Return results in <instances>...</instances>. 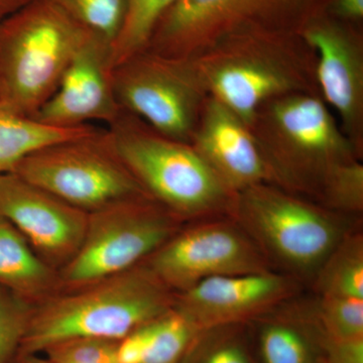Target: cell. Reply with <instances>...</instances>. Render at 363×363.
<instances>
[{
    "label": "cell",
    "mask_w": 363,
    "mask_h": 363,
    "mask_svg": "<svg viewBox=\"0 0 363 363\" xmlns=\"http://www.w3.org/2000/svg\"><path fill=\"white\" fill-rule=\"evenodd\" d=\"M208 96L247 126L262 105L293 93H318L314 52L295 32L226 35L193 58Z\"/></svg>",
    "instance_id": "6da1fadb"
},
{
    "label": "cell",
    "mask_w": 363,
    "mask_h": 363,
    "mask_svg": "<svg viewBox=\"0 0 363 363\" xmlns=\"http://www.w3.org/2000/svg\"><path fill=\"white\" fill-rule=\"evenodd\" d=\"M175 298L142 264L48 298L33 309L20 359L67 339L121 340L171 310Z\"/></svg>",
    "instance_id": "7a4b0ae2"
},
{
    "label": "cell",
    "mask_w": 363,
    "mask_h": 363,
    "mask_svg": "<svg viewBox=\"0 0 363 363\" xmlns=\"http://www.w3.org/2000/svg\"><path fill=\"white\" fill-rule=\"evenodd\" d=\"M107 133L116 156L145 194L179 220L230 217L235 193L190 143L162 135L123 111Z\"/></svg>",
    "instance_id": "3957f363"
},
{
    "label": "cell",
    "mask_w": 363,
    "mask_h": 363,
    "mask_svg": "<svg viewBox=\"0 0 363 363\" xmlns=\"http://www.w3.org/2000/svg\"><path fill=\"white\" fill-rule=\"evenodd\" d=\"M277 186L317 203L334 167L362 160L335 114L318 93H293L262 105L252 125Z\"/></svg>",
    "instance_id": "277c9868"
},
{
    "label": "cell",
    "mask_w": 363,
    "mask_h": 363,
    "mask_svg": "<svg viewBox=\"0 0 363 363\" xmlns=\"http://www.w3.org/2000/svg\"><path fill=\"white\" fill-rule=\"evenodd\" d=\"M93 35L51 0H32L0 21V107L32 118Z\"/></svg>",
    "instance_id": "5b68a950"
},
{
    "label": "cell",
    "mask_w": 363,
    "mask_h": 363,
    "mask_svg": "<svg viewBox=\"0 0 363 363\" xmlns=\"http://www.w3.org/2000/svg\"><path fill=\"white\" fill-rule=\"evenodd\" d=\"M230 217L252 238L274 271L305 286L362 219L332 211L271 184L236 193Z\"/></svg>",
    "instance_id": "8992f818"
},
{
    "label": "cell",
    "mask_w": 363,
    "mask_h": 363,
    "mask_svg": "<svg viewBox=\"0 0 363 363\" xmlns=\"http://www.w3.org/2000/svg\"><path fill=\"white\" fill-rule=\"evenodd\" d=\"M325 6L326 0H178L157 21L145 50L193 59L235 33H298Z\"/></svg>",
    "instance_id": "52a82bcc"
},
{
    "label": "cell",
    "mask_w": 363,
    "mask_h": 363,
    "mask_svg": "<svg viewBox=\"0 0 363 363\" xmlns=\"http://www.w3.org/2000/svg\"><path fill=\"white\" fill-rule=\"evenodd\" d=\"M11 172L88 214L147 196L116 156L104 130L35 150Z\"/></svg>",
    "instance_id": "ba28073f"
},
{
    "label": "cell",
    "mask_w": 363,
    "mask_h": 363,
    "mask_svg": "<svg viewBox=\"0 0 363 363\" xmlns=\"http://www.w3.org/2000/svg\"><path fill=\"white\" fill-rule=\"evenodd\" d=\"M150 196L88 214L84 240L58 272L69 291L140 266L183 225Z\"/></svg>",
    "instance_id": "9c48e42d"
},
{
    "label": "cell",
    "mask_w": 363,
    "mask_h": 363,
    "mask_svg": "<svg viewBox=\"0 0 363 363\" xmlns=\"http://www.w3.org/2000/svg\"><path fill=\"white\" fill-rule=\"evenodd\" d=\"M117 104L162 135L190 143L208 94L192 59L147 50L111 69Z\"/></svg>",
    "instance_id": "30bf717a"
},
{
    "label": "cell",
    "mask_w": 363,
    "mask_h": 363,
    "mask_svg": "<svg viewBox=\"0 0 363 363\" xmlns=\"http://www.w3.org/2000/svg\"><path fill=\"white\" fill-rule=\"evenodd\" d=\"M143 264L175 294L215 277L274 271L252 238L229 216L183 224Z\"/></svg>",
    "instance_id": "8fae6325"
},
{
    "label": "cell",
    "mask_w": 363,
    "mask_h": 363,
    "mask_svg": "<svg viewBox=\"0 0 363 363\" xmlns=\"http://www.w3.org/2000/svg\"><path fill=\"white\" fill-rule=\"evenodd\" d=\"M314 52L319 95L346 136L363 152L362 26L322 11L298 32Z\"/></svg>",
    "instance_id": "7c38bea8"
},
{
    "label": "cell",
    "mask_w": 363,
    "mask_h": 363,
    "mask_svg": "<svg viewBox=\"0 0 363 363\" xmlns=\"http://www.w3.org/2000/svg\"><path fill=\"white\" fill-rule=\"evenodd\" d=\"M304 288L302 281L277 271L215 277L175 294L174 308L201 331L247 324Z\"/></svg>",
    "instance_id": "4fadbf2b"
},
{
    "label": "cell",
    "mask_w": 363,
    "mask_h": 363,
    "mask_svg": "<svg viewBox=\"0 0 363 363\" xmlns=\"http://www.w3.org/2000/svg\"><path fill=\"white\" fill-rule=\"evenodd\" d=\"M0 215L52 269H62L84 240L88 213L13 172L0 175Z\"/></svg>",
    "instance_id": "5bb4252c"
},
{
    "label": "cell",
    "mask_w": 363,
    "mask_h": 363,
    "mask_svg": "<svg viewBox=\"0 0 363 363\" xmlns=\"http://www.w3.org/2000/svg\"><path fill=\"white\" fill-rule=\"evenodd\" d=\"M190 145L235 194L262 184L277 186L271 164L250 126L213 97L205 101Z\"/></svg>",
    "instance_id": "9a60e30c"
},
{
    "label": "cell",
    "mask_w": 363,
    "mask_h": 363,
    "mask_svg": "<svg viewBox=\"0 0 363 363\" xmlns=\"http://www.w3.org/2000/svg\"><path fill=\"white\" fill-rule=\"evenodd\" d=\"M111 47L93 35L72 60L59 87L32 117L58 128H76L90 121L108 125L121 116L111 84Z\"/></svg>",
    "instance_id": "2e32d148"
},
{
    "label": "cell",
    "mask_w": 363,
    "mask_h": 363,
    "mask_svg": "<svg viewBox=\"0 0 363 363\" xmlns=\"http://www.w3.org/2000/svg\"><path fill=\"white\" fill-rule=\"evenodd\" d=\"M257 328L262 363H323L325 334L315 296L300 294L248 322Z\"/></svg>",
    "instance_id": "e0dca14e"
},
{
    "label": "cell",
    "mask_w": 363,
    "mask_h": 363,
    "mask_svg": "<svg viewBox=\"0 0 363 363\" xmlns=\"http://www.w3.org/2000/svg\"><path fill=\"white\" fill-rule=\"evenodd\" d=\"M0 286L32 303L59 286L58 272L0 215Z\"/></svg>",
    "instance_id": "ac0fdd59"
},
{
    "label": "cell",
    "mask_w": 363,
    "mask_h": 363,
    "mask_svg": "<svg viewBox=\"0 0 363 363\" xmlns=\"http://www.w3.org/2000/svg\"><path fill=\"white\" fill-rule=\"evenodd\" d=\"M319 297L363 300V233L362 226L346 234L326 257L310 283Z\"/></svg>",
    "instance_id": "d6986e66"
},
{
    "label": "cell",
    "mask_w": 363,
    "mask_h": 363,
    "mask_svg": "<svg viewBox=\"0 0 363 363\" xmlns=\"http://www.w3.org/2000/svg\"><path fill=\"white\" fill-rule=\"evenodd\" d=\"M200 330L175 308L150 322L143 363H181Z\"/></svg>",
    "instance_id": "ffe728a7"
},
{
    "label": "cell",
    "mask_w": 363,
    "mask_h": 363,
    "mask_svg": "<svg viewBox=\"0 0 363 363\" xmlns=\"http://www.w3.org/2000/svg\"><path fill=\"white\" fill-rule=\"evenodd\" d=\"M245 325H223L200 331L181 363H255L243 336Z\"/></svg>",
    "instance_id": "44dd1931"
},
{
    "label": "cell",
    "mask_w": 363,
    "mask_h": 363,
    "mask_svg": "<svg viewBox=\"0 0 363 363\" xmlns=\"http://www.w3.org/2000/svg\"><path fill=\"white\" fill-rule=\"evenodd\" d=\"M177 1L128 0V13L123 30L112 45L111 69L145 49L157 21Z\"/></svg>",
    "instance_id": "7402d4cb"
},
{
    "label": "cell",
    "mask_w": 363,
    "mask_h": 363,
    "mask_svg": "<svg viewBox=\"0 0 363 363\" xmlns=\"http://www.w3.org/2000/svg\"><path fill=\"white\" fill-rule=\"evenodd\" d=\"M79 25L111 47L123 30L128 0H51Z\"/></svg>",
    "instance_id": "603a6c76"
},
{
    "label": "cell",
    "mask_w": 363,
    "mask_h": 363,
    "mask_svg": "<svg viewBox=\"0 0 363 363\" xmlns=\"http://www.w3.org/2000/svg\"><path fill=\"white\" fill-rule=\"evenodd\" d=\"M318 204L346 216L362 218L363 164L352 160L332 169L320 189Z\"/></svg>",
    "instance_id": "cb8c5ba5"
},
{
    "label": "cell",
    "mask_w": 363,
    "mask_h": 363,
    "mask_svg": "<svg viewBox=\"0 0 363 363\" xmlns=\"http://www.w3.org/2000/svg\"><path fill=\"white\" fill-rule=\"evenodd\" d=\"M314 296L325 337L334 341L363 338V300Z\"/></svg>",
    "instance_id": "d4e9b609"
},
{
    "label": "cell",
    "mask_w": 363,
    "mask_h": 363,
    "mask_svg": "<svg viewBox=\"0 0 363 363\" xmlns=\"http://www.w3.org/2000/svg\"><path fill=\"white\" fill-rule=\"evenodd\" d=\"M33 304L0 286V363H18Z\"/></svg>",
    "instance_id": "484cf974"
},
{
    "label": "cell",
    "mask_w": 363,
    "mask_h": 363,
    "mask_svg": "<svg viewBox=\"0 0 363 363\" xmlns=\"http://www.w3.org/2000/svg\"><path fill=\"white\" fill-rule=\"evenodd\" d=\"M117 343L106 339L71 338L52 344L43 352L52 363H97L116 359Z\"/></svg>",
    "instance_id": "4316f807"
},
{
    "label": "cell",
    "mask_w": 363,
    "mask_h": 363,
    "mask_svg": "<svg viewBox=\"0 0 363 363\" xmlns=\"http://www.w3.org/2000/svg\"><path fill=\"white\" fill-rule=\"evenodd\" d=\"M150 339V323L143 325L117 343V363H143Z\"/></svg>",
    "instance_id": "83f0119b"
},
{
    "label": "cell",
    "mask_w": 363,
    "mask_h": 363,
    "mask_svg": "<svg viewBox=\"0 0 363 363\" xmlns=\"http://www.w3.org/2000/svg\"><path fill=\"white\" fill-rule=\"evenodd\" d=\"M20 156V147L7 121L6 111L0 107V175L11 172Z\"/></svg>",
    "instance_id": "f1b7e54d"
},
{
    "label": "cell",
    "mask_w": 363,
    "mask_h": 363,
    "mask_svg": "<svg viewBox=\"0 0 363 363\" xmlns=\"http://www.w3.org/2000/svg\"><path fill=\"white\" fill-rule=\"evenodd\" d=\"M323 363H363V338L347 341L325 338Z\"/></svg>",
    "instance_id": "f546056e"
},
{
    "label": "cell",
    "mask_w": 363,
    "mask_h": 363,
    "mask_svg": "<svg viewBox=\"0 0 363 363\" xmlns=\"http://www.w3.org/2000/svg\"><path fill=\"white\" fill-rule=\"evenodd\" d=\"M324 11L339 20L362 26L363 0H326Z\"/></svg>",
    "instance_id": "4dcf8cb0"
},
{
    "label": "cell",
    "mask_w": 363,
    "mask_h": 363,
    "mask_svg": "<svg viewBox=\"0 0 363 363\" xmlns=\"http://www.w3.org/2000/svg\"><path fill=\"white\" fill-rule=\"evenodd\" d=\"M32 0H0V21L11 16Z\"/></svg>",
    "instance_id": "1f68e13d"
},
{
    "label": "cell",
    "mask_w": 363,
    "mask_h": 363,
    "mask_svg": "<svg viewBox=\"0 0 363 363\" xmlns=\"http://www.w3.org/2000/svg\"><path fill=\"white\" fill-rule=\"evenodd\" d=\"M18 363H52L50 362L47 358H40L35 357V355H30V357H26L21 358Z\"/></svg>",
    "instance_id": "d6a6232c"
}]
</instances>
